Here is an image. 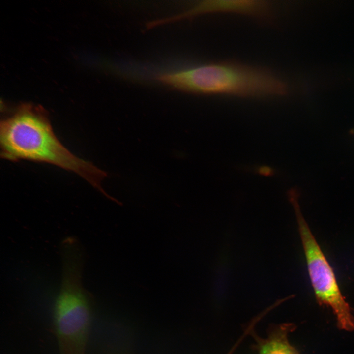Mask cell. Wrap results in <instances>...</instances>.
Here are the masks:
<instances>
[{"label":"cell","instance_id":"obj_1","mask_svg":"<svg viewBox=\"0 0 354 354\" xmlns=\"http://www.w3.org/2000/svg\"><path fill=\"white\" fill-rule=\"evenodd\" d=\"M0 156L10 161L28 160L51 164L76 173L103 194L101 186L107 173L78 157L54 133L46 111L25 103L0 121Z\"/></svg>","mask_w":354,"mask_h":354},{"label":"cell","instance_id":"obj_2","mask_svg":"<svg viewBox=\"0 0 354 354\" xmlns=\"http://www.w3.org/2000/svg\"><path fill=\"white\" fill-rule=\"evenodd\" d=\"M157 80L177 90L207 94L264 97L285 94L284 81L267 68L223 61L166 73Z\"/></svg>","mask_w":354,"mask_h":354},{"label":"cell","instance_id":"obj_3","mask_svg":"<svg viewBox=\"0 0 354 354\" xmlns=\"http://www.w3.org/2000/svg\"><path fill=\"white\" fill-rule=\"evenodd\" d=\"M62 274L56 300L54 320L60 354H85L89 334L90 297L82 282L83 255L73 237L61 244Z\"/></svg>","mask_w":354,"mask_h":354},{"label":"cell","instance_id":"obj_4","mask_svg":"<svg viewBox=\"0 0 354 354\" xmlns=\"http://www.w3.org/2000/svg\"><path fill=\"white\" fill-rule=\"evenodd\" d=\"M296 215L310 281L316 300L320 305L329 307L341 329H354L351 308L343 296L333 270L303 216L297 196L290 199Z\"/></svg>","mask_w":354,"mask_h":354},{"label":"cell","instance_id":"obj_5","mask_svg":"<svg viewBox=\"0 0 354 354\" xmlns=\"http://www.w3.org/2000/svg\"><path fill=\"white\" fill-rule=\"evenodd\" d=\"M231 13L267 19L273 14V5L267 0H204L182 14L166 18L165 22L178 20L206 13Z\"/></svg>","mask_w":354,"mask_h":354},{"label":"cell","instance_id":"obj_6","mask_svg":"<svg viewBox=\"0 0 354 354\" xmlns=\"http://www.w3.org/2000/svg\"><path fill=\"white\" fill-rule=\"evenodd\" d=\"M295 328L292 323L272 324L264 338L258 336L254 330L250 334L255 341L253 347L258 354H300L288 339L289 334Z\"/></svg>","mask_w":354,"mask_h":354},{"label":"cell","instance_id":"obj_7","mask_svg":"<svg viewBox=\"0 0 354 354\" xmlns=\"http://www.w3.org/2000/svg\"><path fill=\"white\" fill-rule=\"evenodd\" d=\"M258 173L265 176L271 175L273 173V170L268 166H262L258 169Z\"/></svg>","mask_w":354,"mask_h":354},{"label":"cell","instance_id":"obj_8","mask_svg":"<svg viewBox=\"0 0 354 354\" xmlns=\"http://www.w3.org/2000/svg\"><path fill=\"white\" fill-rule=\"evenodd\" d=\"M241 342L239 340H237L235 344L231 347V349L226 354H233L237 348L239 347Z\"/></svg>","mask_w":354,"mask_h":354},{"label":"cell","instance_id":"obj_9","mask_svg":"<svg viewBox=\"0 0 354 354\" xmlns=\"http://www.w3.org/2000/svg\"><path fill=\"white\" fill-rule=\"evenodd\" d=\"M350 133L351 135H354V129H351L350 130Z\"/></svg>","mask_w":354,"mask_h":354}]
</instances>
